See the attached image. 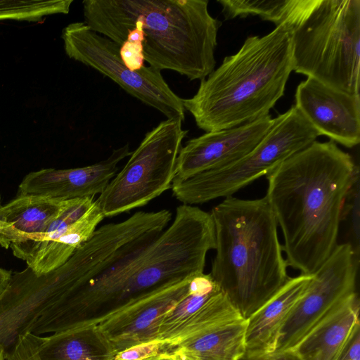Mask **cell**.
<instances>
[{
  "instance_id": "1",
  "label": "cell",
  "mask_w": 360,
  "mask_h": 360,
  "mask_svg": "<svg viewBox=\"0 0 360 360\" xmlns=\"http://www.w3.org/2000/svg\"><path fill=\"white\" fill-rule=\"evenodd\" d=\"M266 176L265 197L283 233L287 264L311 275L337 245L345 202L359 178V167L334 141H315Z\"/></svg>"
},
{
  "instance_id": "2",
  "label": "cell",
  "mask_w": 360,
  "mask_h": 360,
  "mask_svg": "<svg viewBox=\"0 0 360 360\" xmlns=\"http://www.w3.org/2000/svg\"><path fill=\"white\" fill-rule=\"evenodd\" d=\"M208 0H84V23L119 45L128 37L142 44L145 61L160 71L202 80L216 65L221 22Z\"/></svg>"
},
{
  "instance_id": "3",
  "label": "cell",
  "mask_w": 360,
  "mask_h": 360,
  "mask_svg": "<svg viewBox=\"0 0 360 360\" xmlns=\"http://www.w3.org/2000/svg\"><path fill=\"white\" fill-rule=\"evenodd\" d=\"M210 213L216 250L210 274L248 319L290 278L276 220L265 196L255 200L229 196Z\"/></svg>"
},
{
  "instance_id": "4",
  "label": "cell",
  "mask_w": 360,
  "mask_h": 360,
  "mask_svg": "<svg viewBox=\"0 0 360 360\" xmlns=\"http://www.w3.org/2000/svg\"><path fill=\"white\" fill-rule=\"evenodd\" d=\"M292 71L290 32L276 26L263 37H247L236 53L200 80L191 98L183 99L184 108L205 132L251 122L269 115Z\"/></svg>"
},
{
  "instance_id": "5",
  "label": "cell",
  "mask_w": 360,
  "mask_h": 360,
  "mask_svg": "<svg viewBox=\"0 0 360 360\" xmlns=\"http://www.w3.org/2000/svg\"><path fill=\"white\" fill-rule=\"evenodd\" d=\"M168 216L142 228L101 231L90 244L82 282L41 315L44 334L98 324L124 305L130 280L172 220Z\"/></svg>"
},
{
  "instance_id": "6",
  "label": "cell",
  "mask_w": 360,
  "mask_h": 360,
  "mask_svg": "<svg viewBox=\"0 0 360 360\" xmlns=\"http://www.w3.org/2000/svg\"><path fill=\"white\" fill-rule=\"evenodd\" d=\"M290 35L293 71L359 94L360 0H318Z\"/></svg>"
},
{
  "instance_id": "7",
  "label": "cell",
  "mask_w": 360,
  "mask_h": 360,
  "mask_svg": "<svg viewBox=\"0 0 360 360\" xmlns=\"http://www.w3.org/2000/svg\"><path fill=\"white\" fill-rule=\"evenodd\" d=\"M318 136V132L293 105L274 118L269 131L245 156L221 168L184 180L174 179L172 193L179 201L189 205L231 196L266 176L285 160L316 141Z\"/></svg>"
},
{
  "instance_id": "8",
  "label": "cell",
  "mask_w": 360,
  "mask_h": 360,
  "mask_svg": "<svg viewBox=\"0 0 360 360\" xmlns=\"http://www.w3.org/2000/svg\"><path fill=\"white\" fill-rule=\"evenodd\" d=\"M181 119H166L148 131L120 172L96 200L105 217L146 205L172 186L188 131Z\"/></svg>"
},
{
  "instance_id": "9",
  "label": "cell",
  "mask_w": 360,
  "mask_h": 360,
  "mask_svg": "<svg viewBox=\"0 0 360 360\" xmlns=\"http://www.w3.org/2000/svg\"><path fill=\"white\" fill-rule=\"evenodd\" d=\"M67 56L105 77L167 119L185 118L183 98L176 94L163 78L161 71L150 66L133 71L122 62L120 46L108 38L91 30L84 22H72L63 30Z\"/></svg>"
},
{
  "instance_id": "10",
  "label": "cell",
  "mask_w": 360,
  "mask_h": 360,
  "mask_svg": "<svg viewBox=\"0 0 360 360\" xmlns=\"http://www.w3.org/2000/svg\"><path fill=\"white\" fill-rule=\"evenodd\" d=\"M358 264L350 243L336 245L312 274L306 292L283 323L274 352L292 349L332 308L356 292Z\"/></svg>"
},
{
  "instance_id": "11",
  "label": "cell",
  "mask_w": 360,
  "mask_h": 360,
  "mask_svg": "<svg viewBox=\"0 0 360 360\" xmlns=\"http://www.w3.org/2000/svg\"><path fill=\"white\" fill-rule=\"evenodd\" d=\"M105 218L94 198L64 201L58 215L34 239L11 246L37 276L63 264L86 242Z\"/></svg>"
},
{
  "instance_id": "12",
  "label": "cell",
  "mask_w": 360,
  "mask_h": 360,
  "mask_svg": "<svg viewBox=\"0 0 360 360\" xmlns=\"http://www.w3.org/2000/svg\"><path fill=\"white\" fill-rule=\"evenodd\" d=\"M240 319L243 318L211 275L203 272L192 278L186 295L165 314L158 340L169 342L175 349L184 339Z\"/></svg>"
},
{
  "instance_id": "13",
  "label": "cell",
  "mask_w": 360,
  "mask_h": 360,
  "mask_svg": "<svg viewBox=\"0 0 360 360\" xmlns=\"http://www.w3.org/2000/svg\"><path fill=\"white\" fill-rule=\"evenodd\" d=\"M295 106L318 132L347 148L360 142V96L307 77L297 86Z\"/></svg>"
},
{
  "instance_id": "14",
  "label": "cell",
  "mask_w": 360,
  "mask_h": 360,
  "mask_svg": "<svg viewBox=\"0 0 360 360\" xmlns=\"http://www.w3.org/2000/svg\"><path fill=\"white\" fill-rule=\"evenodd\" d=\"M273 123L274 118L269 114L249 123L205 132L188 140L179 153L174 179H186L240 160L257 146Z\"/></svg>"
},
{
  "instance_id": "15",
  "label": "cell",
  "mask_w": 360,
  "mask_h": 360,
  "mask_svg": "<svg viewBox=\"0 0 360 360\" xmlns=\"http://www.w3.org/2000/svg\"><path fill=\"white\" fill-rule=\"evenodd\" d=\"M193 277L153 290L100 322V329L116 353L158 340L165 314L186 295Z\"/></svg>"
},
{
  "instance_id": "16",
  "label": "cell",
  "mask_w": 360,
  "mask_h": 360,
  "mask_svg": "<svg viewBox=\"0 0 360 360\" xmlns=\"http://www.w3.org/2000/svg\"><path fill=\"white\" fill-rule=\"evenodd\" d=\"M129 143L114 149L105 160L72 169H43L27 174L18 195H38L65 201L101 194L116 175L119 163L131 155Z\"/></svg>"
},
{
  "instance_id": "17",
  "label": "cell",
  "mask_w": 360,
  "mask_h": 360,
  "mask_svg": "<svg viewBox=\"0 0 360 360\" xmlns=\"http://www.w3.org/2000/svg\"><path fill=\"white\" fill-rule=\"evenodd\" d=\"M59 298L48 276H37L29 268L12 274L0 296V343L8 349L20 334L35 335L38 319Z\"/></svg>"
},
{
  "instance_id": "18",
  "label": "cell",
  "mask_w": 360,
  "mask_h": 360,
  "mask_svg": "<svg viewBox=\"0 0 360 360\" xmlns=\"http://www.w3.org/2000/svg\"><path fill=\"white\" fill-rule=\"evenodd\" d=\"M311 275L289 278L266 303L247 319V354L274 352L279 332L292 310L306 292Z\"/></svg>"
},
{
  "instance_id": "19",
  "label": "cell",
  "mask_w": 360,
  "mask_h": 360,
  "mask_svg": "<svg viewBox=\"0 0 360 360\" xmlns=\"http://www.w3.org/2000/svg\"><path fill=\"white\" fill-rule=\"evenodd\" d=\"M359 323V300L354 292L332 308L292 349L302 360H337Z\"/></svg>"
},
{
  "instance_id": "20",
  "label": "cell",
  "mask_w": 360,
  "mask_h": 360,
  "mask_svg": "<svg viewBox=\"0 0 360 360\" xmlns=\"http://www.w3.org/2000/svg\"><path fill=\"white\" fill-rule=\"evenodd\" d=\"M64 201L18 195L0 207V245L8 249L34 239L59 213Z\"/></svg>"
},
{
  "instance_id": "21",
  "label": "cell",
  "mask_w": 360,
  "mask_h": 360,
  "mask_svg": "<svg viewBox=\"0 0 360 360\" xmlns=\"http://www.w3.org/2000/svg\"><path fill=\"white\" fill-rule=\"evenodd\" d=\"M40 360H115L112 345L98 324L37 336Z\"/></svg>"
},
{
  "instance_id": "22",
  "label": "cell",
  "mask_w": 360,
  "mask_h": 360,
  "mask_svg": "<svg viewBox=\"0 0 360 360\" xmlns=\"http://www.w3.org/2000/svg\"><path fill=\"white\" fill-rule=\"evenodd\" d=\"M247 319L223 323L179 342L173 352L194 360H239L246 352Z\"/></svg>"
},
{
  "instance_id": "23",
  "label": "cell",
  "mask_w": 360,
  "mask_h": 360,
  "mask_svg": "<svg viewBox=\"0 0 360 360\" xmlns=\"http://www.w3.org/2000/svg\"><path fill=\"white\" fill-rule=\"evenodd\" d=\"M318 0H219L226 20L258 15L290 32L301 23Z\"/></svg>"
},
{
  "instance_id": "24",
  "label": "cell",
  "mask_w": 360,
  "mask_h": 360,
  "mask_svg": "<svg viewBox=\"0 0 360 360\" xmlns=\"http://www.w3.org/2000/svg\"><path fill=\"white\" fill-rule=\"evenodd\" d=\"M73 0H0V21L39 22L49 15L67 14Z\"/></svg>"
},
{
  "instance_id": "25",
  "label": "cell",
  "mask_w": 360,
  "mask_h": 360,
  "mask_svg": "<svg viewBox=\"0 0 360 360\" xmlns=\"http://www.w3.org/2000/svg\"><path fill=\"white\" fill-rule=\"evenodd\" d=\"M349 214L351 219V236L352 243L351 244L354 252L359 258V178L356 180L346 198L342 214V218Z\"/></svg>"
},
{
  "instance_id": "26",
  "label": "cell",
  "mask_w": 360,
  "mask_h": 360,
  "mask_svg": "<svg viewBox=\"0 0 360 360\" xmlns=\"http://www.w3.org/2000/svg\"><path fill=\"white\" fill-rule=\"evenodd\" d=\"M174 347L167 342L154 340L134 346L117 353L115 360H135L163 354H172Z\"/></svg>"
},
{
  "instance_id": "27",
  "label": "cell",
  "mask_w": 360,
  "mask_h": 360,
  "mask_svg": "<svg viewBox=\"0 0 360 360\" xmlns=\"http://www.w3.org/2000/svg\"><path fill=\"white\" fill-rule=\"evenodd\" d=\"M4 360H40L37 336L30 333L20 335L6 352Z\"/></svg>"
},
{
  "instance_id": "28",
  "label": "cell",
  "mask_w": 360,
  "mask_h": 360,
  "mask_svg": "<svg viewBox=\"0 0 360 360\" xmlns=\"http://www.w3.org/2000/svg\"><path fill=\"white\" fill-rule=\"evenodd\" d=\"M337 360H360V326L356 324Z\"/></svg>"
},
{
  "instance_id": "29",
  "label": "cell",
  "mask_w": 360,
  "mask_h": 360,
  "mask_svg": "<svg viewBox=\"0 0 360 360\" xmlns=\"http://www.w3.org/2000/svg\"><path fill=\"white\" fill-rule=\"evenodd\" d=\"M239 360H302V359L295 349H287L271 353H245Z\"/></svg>"
},
{
  "instance_id": "30",
  "label": "cell",
  "mask_w": 360,
  "mask_h": 360,
  "mask_svg": "<svg viewBox=\"0 0 360 360\" xmlns=\"http://www.w3.org/2000/svg\"><path fill=\"white\" fill-rule=\"evenodd\" d=\"M11 276L12 274L10 271L0 267V296L8 286Z\"/></svg>"
},
{
  "instance_id": "31",
  "label": "cell",
  "mask_w": 360,
  "mask_h": 360,
  "mask_svg": "<svg viewBox=\"0 0 360 360\" xmlns=\"http://www.w3.org/2000/svg\"><path fill=\"white\" fill-rule=\"evenodd\" d=\"M135 360H174L172 354H163L152 357H148L146 359H140Z\"/></svg>"
},
{
  "instance_id": "32",
  "label": "cell",
  "mask_w": 360,
  "mask_h": 360,
  "mask_svg": "<svg viewBox=\"0 0 360 360\" xmlns=\"http://www.w3.org/2000/svg\"><path fill=\"white\" fill-rule=\"evenodd\" d=\"M174 360H194L192 358L179 352L172 353Z\"/></svg>"
},
{
  "instance_id": "33",
  "label": "cell",
  "mask_w": 360,
  "mask_h": 360,
  "mask_svg": "<svg viewBox=\"0 0 360 360\" xmlns=\"http://www.w3.org/2000/svg\"><path fill=\"white\" fill-rule=\"evenodd\" d=\"M7 350V348L0 343V360H4L5 354Z\"/></svg>"
},
{
  "instance_id": "34",
  "label": "cell",
  "mask_w": 360,
  "mask_h": 360,
  "mask_svg": "<svg viewBox=\"0 0 360 360\" xmlns=\"http://www.w3.org/2000/svg\"><path fill=\"white\" fill-rule=\"evenodd\" d=\"M0 207H1V198H0Z\"/></svg>"
}]
</instances>
